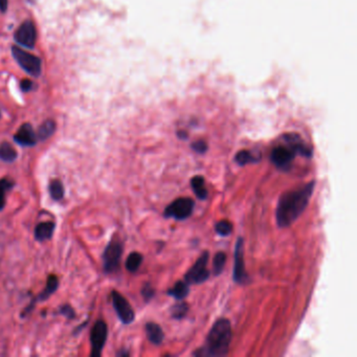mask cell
<instances>
[{
  "instance_id": "6da1fadb",
  "label": "cell",
  "mask_w": 357,
  "mask_h": 357,
  "mask_svg": "<svg viewBox=\"0 0 357 357\" xmlns=\"http://www.w3.org/2000/svg\"><path fill=\"white\" fill-rule=\"evenodd\" d=\"M314 187L315 181L312 180L297 190L287 191L282 194L278 202L277 211H275V218L280 228L291 226L302 215V213L309 205Z\"/></svg>"
},
{
  "instance_id": "7a4b0ae2",
  "label": "cell",
  "mask_w": 357,
  "mask_h": 357,
  "mask_svg": "<svg viewBox=\"0 0 357 357\" xmlns=\"http://www.w3.org/2000/svg\"><path fill=\"white\" fill-rule=\"evenodd\" d=\"M232 341V327L231 322L228 319H219L214 323L210 330L206 345L198 349L195 353L196 356H223L227 355L230 349Z\"/></svg>"
},
{
  "instance_id": "3957f363",
  "label": "cell",
  "mask_w": 357,
  "mask_h": 357,
  "mask_svg": "<svg viewBox=\"0 0 357 357\" xmlns=\"http://www.w3.org/2000/svg\"><path fill=\"white\" fill-rule=\"evenodd\" d=\"M121 254L123 243L119 239L111 240L103 253V268L106 273H114L119 270Z\"/></svg>"
},
{
  "instance_id": "277c9868",
  "label": "cell",
  "mask_w": 357,
  "mask_h": 357,
  "mask_svg": "<svg viewBox=\"0 0 357 357\" xmlns=\"http://www.w3.org/2000/svg\"><path fill=\"white\" fill-rule=\"evenodd\" d=\"M195 201L188 197L178 198L168 206L164 212L166 218H174L176 220H185L189 218L194 211Z\"/></svg>"
},
{
  "instance_id": "5b68a950",
  "label": "cell",
  "mask_w": 357,
  "mask_h": 357,
  "mask_svg": "<svg viewBox=\"0 0 357 357\" xmlns=\"http://www.w3.org/2000/svg\"><path fill=\"white\" fill-rule=\"evenodd\" d=\"M210 258L209 251H203L197 259L192 268L186 273V282L191 284H201L210 278V271L208 270V262Z\"/></svg>"
},
{
  "instance_id": "8992f818",
  "label": "cell",
  "mask_w": 357,
  "mask_h": 357,
  "mask_svg": "<svg viewBox=\"0 0 357 357\" xmlns=\"http://www.w3.org/2000/svg\"><path fill=\"white\" fill-rule=\"evenodd\" d=\"M12 53L17 61V63L21 66L27 74L34 77H38L41 74V61L32 54L24 52L17 46L12 47Z\"/></svg>"
},
{
  "instance_id": "52a82bcc",
  "label": "cell",
  "mask_w": 357,
  "mask_h": 357,
  "mask_svg": "<svg viewBox=\"0 0 357 357\" xmlns=\"http://www.w3.org/2000/svg\"><path fill=\"white\" fill-rule=\"evenodd\" d=\"M108 328L104 321L99 320L94 325L90 332V344H91V353L93 357H99L103 351L104 346L107 341Z\"/></svg>"
},
{
  "instance_id": "ba28073f",
  "label": "cell",
  "mask_w": 357,
  "mask_h": 357,
  "mask_svg": "<svg viewBox=\"0 0 357 357\" xmlns=\"http://www.w3.org/2000/svg\"><path fill=\"white\" fill-rule=\"evenodd\" d=\"M297 154V151H295L288 142H286V146L275 147L271 151L270 159L272 164L278 169L287 171L290 169L292 161Z\"/></svg>"
},
{
  "instance_id": "9c48e42d",
  "label": "cell",
  "mask_w": 357,
  "mask_h": 357,
  "mask_svg": "<svg viewBox=\"0 0 357 357\" xmlns=\"http://www.w3.org/2000/svg\"><path fill=\"white\" fill-rule=\"evenodd\" d=\"M111 298H112V303H114L115 310L120 322L125 325H129L133 322L135 319L134 310L131 307L130 303L123 297V295L118 292L117 290H114L111 292Z\"/></svg>"
},
{
  "instance_id": "30bf717a",
  "label": "cell",
  "mask_w": 357,
  "mask_h": 357,
  "mask_svg": "<svg viewBox=\"0 0 357 357\" xmlns=\"http://www.w3.org/2000/svg\"><path fill=\"white\" fill-rule=\"evenodd\" d=\"M234 281L238 284H244L247 281V273L244 263V243L242 238L237 239L235 247V265H234Z\"/></svg>"
},
{
  "instance_id": "8fae6325",
  "label": "cell",
  "mask_w": 357,
  "mask_h": 357,
  "mask_svg": "<svg viewBox=\"0 0 357 357\" xmlns=\"http://www.w3.org/2000/svg\"><path fill=\"white\" fill-rule=\"evenodd\" d=\"M15 40L19 44L28 48H33L37 41V32L34 22L30 20H26L20 25L15 33Z\"/></svg>"
},
{
  "instance_id": "7c38bea8",
  "label": "cell",
  "mask_w": 357,
  "mask_h": 357,
  "mask_svg": "<svg viewBox=\"0 0 357 357\" xmlns=\"http://www.w3.org/2000/svg\"><path fill=\"white\" fill-rule=\"evenodd\" d=\"M14 140L23 147H33L37 142V136L30 124H23L14 135Z\"/></svg>"
},
{
  "instance_id": "4fadbf2b",
  "label": "cell",
  "mask_w": 357,
  "mask_h": 357,
  "mask_svg": "<svg viewBox=\"0 0 357 357\" xmlns=\"http://www.w3.org/2000/svg\"><path fill=\"white\" fill-rule=\"evenodd\" d=\"M55 223L53 221H45L37 224L35 228V238L38 241L49 240L53 237L55 231Z\"/></svg>"
},
{
  "instance_id": "5bb4252c",
  "label": "cell",
  "mask_w": 357,
  "mask_h": 357,
  "mask_svg": "<svg viewBox=\"0 0 357 357\" xmlns=\"http://www.w3.org/2000/svg\"><path fill=\"white\" fill-rule=\"evenodd\" d=\"M146 332H147L148 340L152 344L160 345L162 343V341H164L165 334L158 324L152 323V322L147 323L146 324Z\"/></svg>"
},
{
  "instance_id": "9a60e30c",
  "label": "cell",
  "mask_w": 357,
  "mask_h": 357,
  "mask_svg": "<svg viewBox=\"0 0 357 357\" xmlns=\"http://www.w3.org/2000/svg\"><path fill=\"white\" fill-rule=\"evenodd\" d=\"M191 186L192 189L195 193V195L197 196V198H199L200 200H206L208 198V189L206 187V180L205 177L201 175H197L194 176L191 179Z\"/></svg>"
},
{
  "instance_id": "2e32d148",
  "label": "cell",
  "mask_w": 357,
  "mask_h": 357,
  "mask_svg": "<svg viewBox=\"0 0 357 357\" xmlns=\"http://www.w3.org/2000/svg\"><path fill=\"white\" fill-rule=\"evenodd\" d=\"M189 292H190L189 284L183 281H178L174 286H173V288L168 290V294L178 301H182L183 299H186L188 297Z\"/></svg>"
},
{
  "instance_id": "e0dca14e",
  "label": "cell",
  "mask_w": 357,
  "mask_h": 357,
  "mask_svg": "<svg viewBox=\"0 0 357 357\" xmlns=\"http://www.w3.org/2000/svg\"><path fill=\"white\" fill-rule=\"evenodd\" d=\"M58 286H59L58 278L54 274L49 275L48 279H47L45 289L38 295V298H37L36 301H45V300H47L50 297V295H52L57 290ZM36 301H34V302H36Z\"/></svg>"
},
{
  "instance_id": "ac0fdd59",
  "label": "cell",
  "mask_w": 357,
  "mask_h": 357,
  "mask_svg": "<svg viewBox=\"0 0 357 357\" xmlns=\"http://www.w3.org/2000/svg\"><path fill=\"white\" fill-rule=\"evenodd\" d=\"M17 151L8 142H2L0 145V159L4 162H13L17 159Z\"/></svg>"
},
{
  "instance_id": "d6986e66",
  "label": "cell",
  "mask_w": 357,
  "mask_h": 357,
  "mask_svg": "<svg viewBox=\"0 0 357 357\" xmlns=\"http://www.w3.org/2000/svg\"><path fill=\"white\" fill-rule=\"evenodd\" d=\"M260 160V156L257 157L253 155L250 151L247 150H241L239 151L236 156H235V161L237 162L239 166H245L248 164H254Z\"/></svg>"
},
{
  "instance_id": "ffe728a7",
  "label": "cell",
  "mask_w": 357,
  "mask_h": 357,
  "mask_svg": "<svg viewBox=\"0 0 357 357\" xmlns=\"http://www.w3.org/2000/svg\"><path fill=\"white\" fill-rule=\"evenodd\" d=\"M56 130V124L53 119H47L38 129V138L45 140L54 134Z\"/></svg>"
},
{
  "instance_id": "44dd1931",
  "label": "cell",
  "mask_w": 357,
  "mask_h": 357,
  "mask_svg": "<svg viewBox=\"0 0 357 357\" xmlns=\"http://www.w3.org/2000/svg\"><path fill=\"white\" fill-rule=\"evenodd\" d=\"M142 254L137 252V251H133L131 252L127 260H126V268L128 271L130 272H135L138 270V268L140 267V265L142 263Z\"/></svg>"
},
{
  "instance_id": "7402d4cb",
  "label": "cell",
  "mask_w": 357,
  "mask_h": 357,
  "mask_svg": "<svg viewBox=\"0 0 357 357\" xmlns=\"http://www.w3.org/2000/svg\"><path fill=\"white\" fill-rule=\"evenodd\" d=\"M49 194H50V196H52V198L54 200L59 201L61 199H63L65 191H64V186H63L62 181L58 180V179L50 181V183H49Z\"/></svg>"
},
{
  "instance_id": "603a6c76",
  "label": "cell",
  "mask_w": 357,
  "mask_h": 357,
  "mask_svg": "<svg viewBox=\"0 0 357 357\" xmlns=\"http://www.w3.org/2000/svg\"><path fill=\"white\" fill-rule=\"evenodd\" d=\"M15 186L13 180L2 178L0 179V211H2L5 206V197L6 193Z\"/></svg>"
},
{
  "instance_id": "cb8c5ba5",
  "label": "cell",
  "mask_w": 357,
  "mask_h": 357,
  "mask_svg": "<svg viewBox=\"0 0 357 357\" xmlns=\"http://www.w3.org/2000/svg\"><path fill=\"white\" fill-rule=\"evenodd\" d=\"M189 304L186 302H179L175 305H173L170 311H171V315L173 319L175 320H181L186 316V314L189 311Z\"/></svg>"
},
{
  "instance_id": "d4e9b609",
  "label": "cell",
  "mask_w": 357,
  "mask_h": 357,
  "mask_svg": "<svg viewBox=\"0 0 357 357\" xmlns=\"http://www.w3.org/2000/svg\"><path fill=\"white\" fill-rule=\"evenodd\" d=\"M227 263V254L223 251H219L215 254L213 260V272L215 275H219L226 266Z\"/></svg>"
},
{
  "instance_id": "484cf974",
  "label": "cell",
  "mask_w": 357,
  "mask_h": 357,
  "mask_svg": "<svg viewBox=\"0 0 357 357\" xmlns=\"http://www.w3.org/2000/svg\"><path fill=\"white\" fill-rule=\"evenodd\" d=\"M233 226L229 220H221L215 226V231L218 235L223 237H227L232 233Z\"/></svg>"
},
{
  "instance_id": "4316f807",
  "label": "cell",
  "mask_w": 357,
  "mask_h": 357,
  "mask_svg": "<svg viewBox=\"0 0 357 357\" xmlns=\"http://www.w3.org/2000/svg\"><path fill=\"white\" fill-rule=\"evenodd\" d=\"M141 294H142V297H144L145 301L148 302L155 295V290L151 286L150 283H146L141 288Z\"/></svg>"
},
{
  "instance_id": "83f0119b",
  "label": "cell",
  "mask_w": 357,
  "mask_h": 357,
  "mask_svg": "<svg viewBox=\"0 0 357 357\" xmlns=\"http://www.w3.org/2000/svg\"><path fill=\"white\" fill-rule=\"evenodd\" d=\"M192 149L197 153H200V154H203L208 150V145L205 140H197L192 144Z\"/></svg>"
},
{
  "instance_id": "f1b7e54d",
  "label": "cell",
  "mask_w": 357,
  "mask_h": 357,
  "mask_svg": "<svg viewBox=\"0 0 357 357\" xmlns=\"http://www.w3.org/2000/svg\"><path fill=\"white\" fill-rule=\"evenodd\" d=\"M59 311H60L61 314H63L64 316H66V318H68L69 320L75 319V316H76V312H75L74 308L71 307V306H69V305L61 306V308H60Z\"/></svg>"
},
{
  "instance_id": "f546056e",
  "label": "cell",
  "mask_w": 357,
  "mask_h": 357,
  "mask_svg": "<svg viewBox=\"0 0 357 357\" xmlns=\"http://www.w3.org/2000/svg\"><path fill=\"white\" fill-rule=\"evenodd\" d=\"M20 85H21V88H22V90L23 91H29L30 89H32L33 88V82H32V81H30V80H28V79H24V80H22V82H21V84H20Z\"/></svg>"
},
{
  "instance_id": "4dcf8cb0",
  "label": "cell",
  "mask_w": 357,
  "mask_h": 357,
  "mask_svg": "<svg viewBox=\"0 0 357 357\" xmlns=\"http://www.w3.org/2000/svg\"><path fill=\"white\" fill-rule=\"evenodd\" d=\"M7 9V0H0V11L5 12Z\"/></svg>"
},
{
  "instance_id": "1f68e13d",
  "label": "cell",
  "mask_w": 357,
  "mask_h": 357,
  "mask_svg": "<svg viewBox=\"0 0 357 357\" xmlns=\"http://www.w3.org/2000/svg\"><path fill=\"white\" fill-rule=\"evenodd\" d=\"M117 355H118V356H129V352H127L126 350H121V351L119 352Z\"/></svg>"
}]
</instances>
